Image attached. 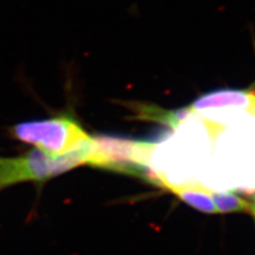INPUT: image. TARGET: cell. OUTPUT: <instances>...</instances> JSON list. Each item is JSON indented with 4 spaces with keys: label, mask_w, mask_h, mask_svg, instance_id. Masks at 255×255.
Returning <instances> with one entry per match:
<instances>
[{
    "label": "cell",
    "mask_w": 255,
    "mask_h": 255,
    "mask_svg": "<svg viewBox=\"0 0 255 255\" xmlns=\"http://www.w3.org/2000/svg\"><path fill=\"white\" fill-rule=\"evenodd\" d=\"M255 110V95L247 92L222 90L202 96L193 105L194 112Z\"/></svg>",
    "instance_id": "277c9868"
},
{
    "label": "cell",
    "mask_w": 255,
    "mask_h": 255,
    "mask_svg": "<svg viewBox=\"0 0 255 255\" xmlns=\"http://www.w3.org/2000/svg\"><path fill=\"white\" fill-rule=\"evenodd\" d=\"M9 134L16 141L53 156L65 155L92 137L68 113L17 123L10 127Z\"/></svg>",
    "instance_id": "7a4b0ae2"
},
{
    "label": "cell",
    "mask_w": 255,
    "mask_h": 255,
    "mask_svg": "<svg viewBox=\"0 0 255 255\" xmlns=\"http://www.w3.org/2000/svg\"><path fill=\"white\" fill-rule=\"evenodd\" d=\"M174 194H177L183 201L193 206L194 209L206 214L217 213L213 200V193L204 187L196 186H170Z\"/></svg>",
    "instance_id": "5b68a950"
},
{
    "label": "cell",
    "mask_w": 255,
    "mask_h": 255,
    "mask_svg": "<svg viewBox=\"0 0 255 255\" xmlns=\"http://www.w3.org/2000/svg\"><path fill=\"white\" fill-rule=\"evenodd\" d=\"M213 200L216 206L217 213H233L251 211V204L244 200L243 198L231 193H215Z\"/></svg>",
    "instance_id": "8992f818"
},
{
    "label": "cell",
    "mask_w": 255,
    "mask_h": 255,
    "mask_svg": "<svg viewBox=\"0 0 255 255\" xmlns=\"http://www.w3.org/2000/svg\"><path fill=\"white\" fill-rule=\"evenodd\" d=\"M251 211H252L254 217H255V199H254V202L251 204Z\"/></svg>",
    "instance_id": "52a82bcc"
},
{
    "label": "cell",
    "mask_w": 255,
    "mask_h": 255,
    "mask_svg": "<svg viewBox=\"0 0 255 255\" xmlns=\"http://www.w3.org/2000/svg\"><path fill=\"white\" fill-rule=\"evenodd\" d=\"M152 148V143L112 136L92 137L86 164L97 168L139 174L145 172Z\"/></svg>",
    "instance_id": "3957f363"
},
{
    "label": "cell",
    "mask_w": 255,
    "mask_h": 255,
    "mask_svg": "<svg viewBox=\"0 0 255 255\" xmlns=\"http://www.w3.org/2000/svg\"><path fill=\"white\" fill-rule=\"evenodd\" d=\"M85 147L61 156L49 155L35 148L17 155H0V193L22 183L43 187L50 180L85 164Z\"/></svg>",
    "instance_id": "6da1fadb"
}]
</instances>
